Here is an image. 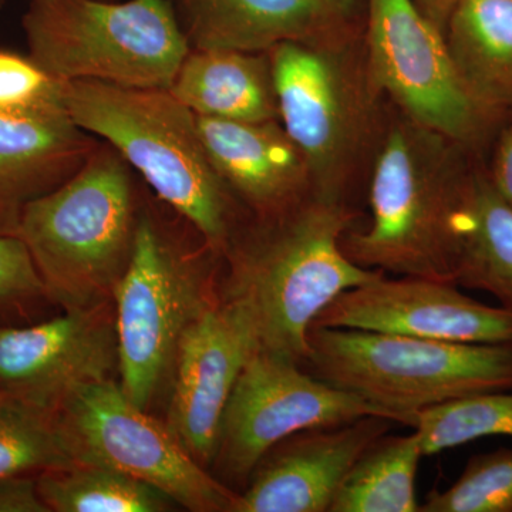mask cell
<instances>
[{
  "mask_svg": "<svg viewBox=\"0 0 512 512\" xmlns=\"http://www.w3.org/2000/svg\"><path fill=\"white\" fill-rule=\"evenodd\" d=\"M413 430L424 456L485 437H512V390L473 394L421 410Z\"/></svg>",
  "mask_w": 512,
  "mask_h": 512,
  "instance_id": "obj_24",
  "label": "cell"
},
{
  "mask_svg": "<svg viewBox=\"0 0 512 512\" xmlns=\"http://www.w3.org/2000/svg\"><path fill=\"white\" fill-rule=\"evenodd\" d=\"M49 301L28 247L15 234L0 232V319L28 312Z\"/></svg>",
  "mask_w": 512,
  "mask_h": 512,
  "instance_id": "obj_27",
  "label": "cell"
},
{
  "mask_svg": "<svg viewBox=\"0 0 512 512\" xmlns=\"http://www.w3.org/2000/svg\"><path fill=\"white\" fill-rule=\"evenodd\" d=\"M138 212L133 168L101 140L69 181L26 205L16 235L49 302L76 311L113 301L133 254Z\"/></svg>",
  "mask_w": 512,
  "mask_h": 512,
  "instance_id": "obj_5",
  "label": "cell"
},
{
  "mask_svg": "<svg viewBox=\"0 0 512 512\" xmlns=\"http://www.w3.org/2000/svg\"><path fill=\"white\" fill-rule=\"evenodd\" d=\"M33 60L59 83L170 89L190 43L168 0H30Z\"/></svg>",
  "mask_w": 512,
  "mask_h": 512,
  "instance_id": "obj_8",
  "label": "cell"
},
{
  "mask_svg": "<svg viewBox=\"0 0 512 512\" xmlns=\"http://www.w3.org/2000/svg\"><path fill=\"white\" fill-rule=\"evenodd\" d=\"M56 82L33 60L0 53V109L36 103L52 92Z\"/></svg>",
  "mask_w": 512,
  "mask_h": 512,
  "instance_id": "obj_28",
  "label": "cell"
},
{
  "mask_svg": "<svg viewBox=\"0 0 512 512\" xmlns=\"http://www.w3.org/2000/svg\"><path fill=\"white\" fill-rule=\"evenodd\" d=\"M420 512H512V448L468 458L447 490H433Z\"/></svg>",
  "mask_w": 512,
  "mask_h": 512,
  "instance_id": "obj_26",
  "label": "cell"
},
{
  "mask_svg": "<svg viewBox=\"0 0 512 512\" xmlns=\"http://www.w3.org/2000/svg\"><path fill=\"white\" fill-rule=\"evenodd\" d=\"M97 141L64 107L59 82L36 103L0 109V232L16 235L26 205L69 181Z\"/></svg>",
  "mask_w": 512,
  "mask_h": 512,
  "instance_id": "obj_17",
  "label": "cell"
},
{
  "mask_svg": "<svg viewBox=\"0 0 512 512\" xmlns=\"http://www.w3.org/2000/svg\"><path fill=\"white\" fill-rule=\"evenodd\" d=\"M365 46L373 79L397 109L487 160L508 123L468 92L444 33L413 0H366Z\"/></svg>",
  "mask_w": 512,
  "mask_h": 512,
  "instance_id": "obj_10",
  "label": "cell"
},
{
  "mask_svg": "<svg viewBox=\"0 0 512 512\" xmlns=\"http://www.w3.org/2000/svg\"><path fill=\"white\" fill-rule=\"evenodd\" d=\"M366 416L396 423L389 413L319 380L299 363L256 350L225 407L211 468L221 483L239 494L262 457L282 440Z\"/></svg>",
  "mask_w": 512,
  "mask_h": 512,
  "instance_id": "obj_11",
  "label": "cell"
},
{
  "mask_svg": "<svg viewBox=\"0 0 512 512\" xmlns=\"http://www.w3.org/2000/svg\"><path fill=\"white\" fill-rule=\"evenodd\" d=\"M2 2H3V0H0V6H2Z\"/></svg>",
  "mask_w": 512,
  "mask_h": 512,
  "instance_id": "obj_33",
  "label": "cell"
},
{
  "mask_svg": "<svg viewBox=\"0 0 512 512\" xmlns=\"http://www.w3.org/2000/svg\"><path fill=\"white\" fill-rule=\"evenodd\" d=\"M454 282L490 293L512 313V208L495 191L485 161L474 177Z\"/></svg>",
  "mask_w": 512,
  "mask_h": 512,
  "instance_id": "obj_21",
  "label": "cell"
},
{
  "mask_svg": "<svg viewBox=\"0 0 512 512\" xmlns=\"http://www.w3.org/2000/svg\"><path fill=\"white\" fill-rule=\"evenodd\" d=\"M191 49L269 52L346 45L365 35L366 0H168Z\"/></svg>",
  "mask_w": 512,
  "mask_h": 512,
  "instance_id": "obj_15",
  "label": "cell"
},
{
  "mask_svg": "<svg viewBox=\"0 0 512 512\" xmlns=\"http://www.w3.org/2000/svg\"><path fill=\"white\" fill-rule=\"evenodd\" d=\"M444 37L468 92L512 123V0H461Z\"/></svg>",
  "mask_w": 512,
  "mask_h": 512,
  "instance_id": "obj_20",
  "label": "cell"
},
{
  "mask_svg": "<svg viewBox=\"0 0 512 512\" xmlns=\"http://www.w3.org/2000/svg\"><path fill=\"white\" fill-rule=\"evenodd\" d=\"M302 367L412 427L421 410L473 394L512 390V343L444 342L366 330L308 333Z\"/></svg>",
  "mask_w": 512,
  "mask_h": 512,
  "instance_id": "obj_6",
  "label": "cell"
},
{
  "mask_svg": "<svg viewBox=\"0 0 512 512\" xmlns=\"http://www.w3.org/2000/svg\"><path fill=\"white\" fill-rule=\"evenodd\" d=\"M53 419L74 464L120 471L190 511H234L237 491L201 466L167 423L131 402L116 379L74 390Z\"/></svg>",
  "mask_w": 512,
  "mask_h": 512,
  "instance_id": "obj_9",
  "label": "cell"
},
{
  "mask_svg": "<svg viewBox=\"0 0 512 512\" xmlns=\"http://www.w3.org/2000/svg\"><path fill=\"white\" fill-rule=\"evenodd\" d=\"M168 90L195 116L234 121L279 120L269 52L190 49Z\"/></svg>",
  "mask_w": 512,
  "mask_h": 512,
  "instance_id": "obj_19",
  "label": "cell"
},
{
  "mask_svg": "<svg viewBox=\"0 0 512 512\" xmlns=\"http://www.w3.org/2000/svg\"><path fill=\"white\" fill-rule=\"evenodd\" d=\"M72 119L109 143L205 244L224 255L248 220L202 144L197 116L167 89L59 83Z\"/></svg>",
  "mask_w": 512,
  "mask_h": 512,
  "instance_id": "obj_3",
  "label": "cell"
},
{
  "mask_svg": "<svg viewBox=\"0 0 512 512\" xmlns=\"http://www.w3.org/2000/svg\"><path fill=\"white\" fill-rule=\"evenodd\" d=\"M312 326L460 343H512V313L450 282L387 274L340 293ZM311 326V328H312Z\"/></svg>",
  "mask_w": 512,
  "mask_h": 512,
  "instance_id": "obj_13",
  "label": "cell"
},
{
  "mask_svg": "<svg viewBox=\"0 0 512 512\" xmlns=\"http://www.w3.org/2000/svg\"><path fill=\"white\" fill-rule=\"evenodd\" d=\"M485 167L495 191L512 208V123L498 131Z\"/></svg>",
  "mask_w": 512,
  "mask_h": 512,
  "instance_id": "obj_29",
  "label": "cell"
},
{
  "mask_svg": "<svg viewBox=\"0 0 512 512\" xmlns=\"http://www.w3.org/2000/svg\"><path fill=\"white\" fill-rule=\"evenodd\" d=\"M0 512H50L37 488V476L0 478Z\"/></svg>",
  "mask_w": 512,
  "mask_h": 512,
  "instance_id": "obj_30",
  "label": "cell"
},
{
  "mask_svg": "<svg viewBox=\"0 0 512 512\" xmlns=\"http://www.w3.org/2000/svg\"><path fill=\"white\" fill-rule=\"evenodd\" d=\"M279 120L302 151L315 194L363 211L392 103L372 72L365 35L346 45L269 50Z\"/></svg>",
  "mask_w": 512,
  "mask_h": 512,
  "instance_id": "obj_4",
  "label": "cell"
},
{
  "mask_svg": "<svg viewBox=\"0 0 512 512\" xmlns=\"http://www.w3.org/2000/svg\"><path fill=\"white\" fill-rule=\"evenodd\" d=\"M483 161L392 103L367 185L369 224L343 235V254L362 268L456 285L468 202Z\"/></svg>",
  "mask_w": 512,
  "mask_h": 512,
  "instance_id": "obj_1",
  "label": "cell"
},
{
  "mask_svg": "<svg viewBox=\"0 0 512 512\" xmlns=\"http://www.w3.org/2000/svg\"><path fill=\"white\" fill-rule=\"evenodd\" d=\"M37 488L50 512H163L177 505L153 485L93 464L43 471Z\"/></svg>",
  "mask_w": 512,
  "mask_h": 512,
  "instance_id": "obj_23",
  "label": "cell"
},
{
  "mask_svg": "<svg viewBox=\"0 0 512 512\" xmlns=\"http://www.w3.org/2000/svg\"><path fill=\"white\" fill-rule=\"evenodd\" d=\"M222 256L204 241L185 244L148 207H140L126 274L113 293L120 386L150 412L171 390L185 330L218 299Z\"/></svg>",
  "mask_w": 512,
  "mask_h": 512,
  "instance_id": "obj_7",
  "label": "cell"
},
{
  "mask_svg": "<svg viewBox=\"0 0 512 512\" xmlns=\"http://www.w3.org/2000/svg\"><path fill=\"white\" fill-rule=\"evenodd\" d=\"M52 414L8 400L0 403V478L73 466Z\"/></svg>",
  "mask_w": 512,
  "mask_h": 512,
  "instance_id": "obj_25",
  "label": "cell"
},
{
  "mask_svg": "<svg viewBox=\"0 0 512 512\" xmlns=\"http://www.w3.org/2000/svg\"><path fill=\"white\" fill-rule=\"evenodd\" d=\"M421 457L416 431L383 434L350 468L329 512H420L416 476Z\"/></svg>",
  "mask_w": 512,
  "mask_h": 512,
  "instance_id": "obj_22",
  "label": "cell"
},
{
  "mask_svg": "<svg viewBox=\"0 0 512 512\" xmlns=\"http://www.w3.org/2000/svg\"><path fill=\"white\" fill-rule=\"evenodd\" d=\"M394 424L366 416L293 434L262 457L232 512H329L357 458Z\"/></svg>",
  "mask_w": 512,
  "mask_h": 512,
  "instance_id": "obj_16",
  "label": "cell"
},
{
  "mask_svg": "<svg viewBox=\"0 0 512 512\" xmlns=\"http://www.w3.org/2000/svg\"><path fill=\"white\" fill-rule=\"evenodd\" d=\"M363 211L313 195L271 218H252L229 242L220 296L245 306L259 350L302 365L316 318L348 289L386 272L366 269L342 251Z\"/></svg>",
  "mask_w": 512,
  "mask_h": 512,
  "instance_id": "obj_2",
  "label": "cell"
},
{
  "mask_svg": "<svg viewBox=\"0 0 512 512\" xmlns=\"http://www.w3.org/2000/svg\"><path fill=\"white\" fill-rule=\"evenodd\" d=\"M119 373L114 302L32 326H0V392L55 414L74 390Z\"/></svg>",
  "mask_w": 512,
  "mask_h": 512,
  "instance_id": "obj_12",
  "label": "cell"
},
{
  "mask_svg": "<svg viewBox=\"0 0 512 512\" xmlns=\"http://www.w3.org/2000/svg\"><path fill=\"white\" fill-rule=\"evenodd\" d=\"M414 5L427 19L444 33L448 19L461 0H413Z\"/></svg>",
  "mask_w": 512,
  "mask_h": 512,
  "instance_id": "obj_31",
  "label": "cell"
},
{
  "mask_svg": "<svg viewBox=\"0 0 512 512\" xmlns=\"http://www.w3.org/2000/svg\"><path fill=\"white\" fill-rule=\"evenodd\" d=\"M256 350L251 315L241 303L220 295L181 339L167 424L205 468L214 463L225 407Z\"/></svg>",
  "mask_w": 512,
  "mask_h": 512,
  "instance_id": "obj_14",
  "label": "cell"
},
{
  "mask_svg": "<svg viewBox=\"0 0 512 512\" xmlns=\"http://www.w3.org/2000/svg\"><path fill=\"white\" fill-rule=\"evenodd\" d=\"M197 126L212 167L249 217H275L316 195L309 165L281 121L197 116Z\"/></svg>",
  "mask_w": 512,
  "mask_h": 512,
  "instance_id": "obj_18",
  "label": "cell"
},
{
  "mask_svg": "<svg viewBox=\"0 0 512 512\" xmlns=\"http://www.w3.org/2000/svg\"><path fill=\"white\" fill-rule=\"evenodd\" d=\"M8 400H12V399H10V397L6 396L5 393L0 392V403L8 402Z\"/></svg>",
  "mask_w": 512,
  "mask_h": 512,
  "instance_id": "obj_32",
  "label": "cell"
}]
</instances>
